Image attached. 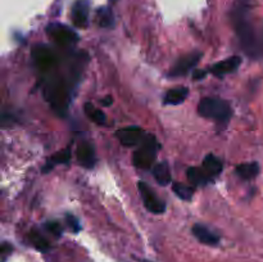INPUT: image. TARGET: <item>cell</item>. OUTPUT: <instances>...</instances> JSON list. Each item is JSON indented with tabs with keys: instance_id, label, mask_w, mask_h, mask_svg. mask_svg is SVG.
Returning <instances> with one entry per match:
<instances>
[{
	"instance_id": "obj_1",
	"label": "cell",
	"mask_w": 263,
	"mask_h": 262,
	"mask_svg": "<svg viewBox=\"0 0 263 262\" xmlns=\"http://www.w3.org/2000/svg\"><path fill=\"white\" fill-rule=\"evenodd\" d=\"M233 22L239 41H240L246 53H248L252 57H256L259 50L258 43H257L253 26L248 18V10H247L246 4L239 3L238 5H235V9L233 12Z\"/></svg>"
},
{
	"instance_id": "obj_2",
	"label": "cell",
	"mask_w": 263,
	"mask_h": 262,
	"mask_svg": "<svg viewBox=\"0 0 263 262\" xmlns=\"http://www.w3.org/2000/svg\"><path fill=\"white\" fill-rule=\"evenodd\" d=\"M198 113L204 118L215 120L220 123H228L233 110L226 100L220 98H204L198 104Z\"/></svg>"
},
{
	"instance_id": "obj_3",
	"label": "cell",
	"mask_w": 263,
	"mask_h": 262,
	"mask_svg": "<svg viewBox=\"0 0 263 262\" xmlns=\"http://www.w3.org/2000/svg\"><path fill=\"white\" fill-rule=\"evenodd\" d=\"M158 141L156 136L146 134L144 140L141 141L140 146L136 149L133 156V163L138 169H151L153 166L154 161L157 158V152H158Z\"/></svg>"
},
{
	"instance_id": "obj_4",
	"label": "cell",
	"mask_w": 263,
	"mask_h": 262,
	"mask_svg": "<svg viewBox=\"0 0 263 262\" xmlns=\"http://www.w3.org/2000/svg\"><path fill=\"white\" fill-rule=\"evenodd\" d=\"M48 33L61 46H71L79 41V36L68 26L61 23H51L48 26Z\"/></svg>"
},
{
	"instance_id": "obj_5",
	"label": "cell",
	"mask_w": 263,
	"mask_h": 262,
	"mask_svg": "<svg viewBox=\"0 0 263 262\" xmlns=\"http://www.w3.org/2000/svg\"><path fill=\"white\" fill-rule=\"evenodd\" d=\"M139 192H140L141 198H143L144 205H145L146 210L152 213H156V215H161L166 211V204H164L163 200L153 192L151 186H149L146 182L139 181Z\"/></svg>"
},
{
	"instance_id": "obj_6",
	"label": "cell",
	"mask_w": 263,
	"mask_h": 262,
	"mask_svg": "<svg viewBox=\"0 0 263 262\" xmlns=\"http://www.w3.org/2000/svg\"><path fill=\"white\" fill-rule=\"evenodd\" d=\"M32 57L35 64L41 71H49L58 63L55 53L45 45H37L32 50Z\"/></svg>"
},
{
	"instance_id": "obj_7",
	"label": "cell",
	"mask_w": 263,
	"mask_h": 262,
	"mask_svg": "<svg viewBox=\"0 0 263 262\" xmlns=\"http://www.w3.org/2000/svg\"><path fill=\"white\" fill-rule=\"evenodd\" d=\"M116 136H117L118 140L121 141L122 145L135 146L141 144V141L144 140L146 134L141 127H138V126H128V127H123L117 130Z\"/></svg>"
},
{
	"instance_id": "obj_8",
	"label": "cell",
	"mask_w": 263,
	"mask_h": 262,
	"mask_svg": "<svg viewBox=\"0 0 263 262\" xmlns=\"http://www.w3.org/2000/svg\"><path fill=\"white\" fill-rule=\"evenodd\" d=\"M200 57H202V53H197V51L181 57V58L176 62V64L171 68L170 74L174 77L185 76V74L189 73L193 68H195V66H197L198 62H199Z\"/></svg>"
},
{
	"instance_id": "obj_9",
	"label": "cell",
	"mask_w": 263,
	"mask_h": 262,
	"mask_svg": "<svg viewBox=\"0 0 263 262\" xmlns=\"http://www.w3.org/2000/svg\"><path fill=\"white\" fill-rule=\"evenodd\" d=\"M240 64H241L240 57L234 55V57H230V58H228V59H223V61L217 62L216 64H213V66L210 68V72L212 74H215V76L222 77V76H225V74L235 72L236 69L239 68V66H240Z\"/></svg>"
},
{
	"instance_id": "obj_10",
	"label": "cell",
	"mask_w": 263,
	"mask_h": 262,
	"mask_svg": "<svg viewBox=\"0 0 263 262\" xmlns=\"http://www.w3.org/2000/svg\"><path fill=\"white\" fill-rule=\"evenodd\" d=\"M89 2L79 0L72 8V21L76 27L86 28L89 23Z\"/></svg>"
},
{
	"instance_id": "obj_11",
	"label": "cell",
	"mask_w": 263,
	"mask_h": 262,
	"mask_svg": "<svg viewBox=\"0 0 263 262\" xmlns=\"http://www.w3.org/2000/svg\"><path fill=\"white\" fill-rule=\"evenodd\" d=\"M77 159H79L80 164H82L86 169H92L95 166V152L94 146L89 143V141H81L77 146Z\"/></svg>"
},
{
	"instance_id": "obj_12",
	"label": "cell",
	"mask_w": 263,
	"mask_h": 262,
	"mask_svg": "<svg viewBox=\"0 0 263 262\" xmlns=\"http://www.w3.org/2000/svg\"><path fill=\"white\" fill-rule=\"evenodd\" d=\"M193 234L200 243L207 246H217L220 243V236L202 223H195L193 226Z\"/></svg>"
},
{
	"instance_id": "obj_13",
	"label": "cell",
	"mask_w": 263,
	"mask_h": 262,
	"mask_svg": "<svg viewBox=\"0 0 263 262\" xmlns=\"http://www.w3.org/2000/svg\"><path fill=\"white\" fill-rule=\"evenodd\" d=\"M189 95V89L185 86H177L174 87V89H170L168 91L166 92L163 98L164 104L170 105H179L181 103L185 102V99Z\"/></svg>"
},
{
	"instance_id": "obj_14",
	"label": "cell",
	"mask_w": 263,
	"mask_h": 262,
	"mask_svg": "<svg viewBox=\"0 0 263 262\" xmlns=\"http://www.w3.org/2000/svg\"><path fill=\"white\" fill-rule=\"evenodd\" d=\"M187 180L195 186H203L207 185L208 182L212 181V177L208 175V172L204 169L200 167H190L187 170Z\"/></svg>"
},
{
	"instance_id": "obj_15",
	"label": "cell",
	"mask_w": 263,
	"mask_h": 262,
	"mask_svg": "<svg viewBox=\"0 0 263 262\" xmlns=\"http://www.w3.org/2000/svg\"><path fill=\"white\" fill-rule=\"evenodd\" d=\"M153 176L157 180V182L162 186H166L172 181L171 171H170V167L166 162H159V163L154 164Z\"/></svg>"
},
{
	"instance_id": "obj_16",
	"label": "cell",
	"mask_w": 263,
	"mask_h": 262,
	"mask_svg": "<svg viewBox=\"0 0 263 262\" xmlns=\"http://www.w3.org/2000/svg\"><path fill=\"white\" fill-rule=\"evenodd\" d=\"M203 169L208 172L211 177H216L221 174L222 171V162L218 157L213 156V154H208L203 159Z\"/></svg>"
},
{
	"instance_id": "obj_17",
	"label": "cell",
	"mask_w": 263,
	"mask_h": 262,
	"mask_svg": "<svg viewBox=\"0 0 263 262\" xmlns=\"http://www.w3.org/2000/svg\"><path fill=\"white\" fill-rule=\"evenodd\" d=\"M236 175L243 180H252L258 175L259 164L257 162H249V163H241L236 166Z\"/></svg>"
},
{
	"instance_id": "obj_18",
	"label": "cell",
	"mask_w": 263,
	"mask_h": 262,
	"mask_svg": "<svg viewBox=\"0 0 263 262\" xmlns=\"http://www.w3.org/2000/svg\"><path fill=\"white\" fill-rule=\"evenodd\" d=\"M172 190H174L177 197L184 200H190L193 198V195H194V189L192 186H189V185L181 184V182H174Z\"/></svg>"
},
{
	"instance_id": "obj_19",
	"label": "cell",
	"mask_w": 263,
	"mask_h": 262,
	"mask_svg": "<svg viewBox=\"0 0 263 262\" xmlns=\"http://www.w3.org/2000/svg\"><path fill=\"white\" fill-rule=\"evenodd\" d=\"M69 157H71V153H69V149H66V151H62L59 153H57L55 156L51 157L48 161L46 166L44 167V171H48V170L53 169L55 164L59 163H67L69 161Z\"/></svg>"
},
{
	"instance_id": "obj_20",
	"label": "cell",
	"mask_w": 263,
	"mask_h": 262,
	"mask_svg": "<svg viewBox=\"0 0 263 262\" xmlns=\"http://www.w3.org/2000/svg\"><path fill=\"white\" fill-rule=\"evenodd\" d=\"M85 112H86L87 117L91 118L94 122L103 125L105 122V115L100 109H98L95 105H92L91 103H86L85 104Z\"/></svg>"
},
{
	"instance_id": "obj_21",
	"label": "cell",
	"mask_w": 263,
	"mask_h": 262,
	"mask_svg": "<svg viewBox=\"0 0 263 262\" xmlns=\"http://www.w3.org/2000/svg\"><path fill=\"white\" fill-rule=\"evenodd\" d=\"M98 22L100 27H110L113 25V13L109 8H100L98 10Z\"/></svg>"
},
{
	"instance_id": "obj_22",
	"label": "cell",
	"mask_w": 263,
	"mask_h": 262,
	"mask_svg": "<svg viewBox=\"0 0 263 262\" xmlns=\"http://www.w3.org/2000/svg\"><path fill=\"white\" fill-rule=\"evenodd\" d=\"M30 239H31V243L33 244L36 249L41 252H46L49 249V243L40 233H37L36 230H32L30 233Z\"/></svg>"
},
{
	"instance_id": "obj_23",
	"label": "cell",
	"mask_w": 263,
	"mask_h": 262,
	"mask_svg": "<svg viewBox=\"0 0 263 262\" xmlns=\"http://www.w3.org/2000/svg\"><path fill=\"white\" fill-rule=\"evenodd\" d=\"M67 222H68V226L74 231V233L80 231V229H81V226H80V223H79V220H77L74 216L67 215Z\"/></svg>"
},
{
	"instance_id": "obj_24",
	"label": "cell",
	"mask_w": 263,
	"mask_h": 262,
	"mask_svg": "<svg viewBox=\"0 0 263 262\" xmlns=\"http://www.w3.org/2000/svg\"><path fill=\"white\" fill-rule=\"evenodd\" d=\"M46 229L50 231L51 234H54L55 236H59L62 234V228L58 222H46Z\"/></svg>"
},
{
	"instance_id": "obj_25",
	"label": "cell",
	"mask_w": 263,
	"mask_h": 262,
	"mask_svg": "<svg viewBox=\"0 0 263 262\" xmlns=\"http://www.w3.org/2000/svg\"><path fill=\"white\" fill-rule=\"evenodd\" d=\"M205 74H207V72L203 71V69H195V72H194V74H193V77H194L195 80H202L203 77L205 76Z\"/></svg>"
},
{
	"instance_id": "obj_26",
	"label": "cell",
	"mask_w": 263,
	"mask_h": 262,
	"mask_svg": "<svg viewBox=\"0 0 263 262\" xmlns=\"http://www.w3.org/2000/svg\"><path fill=\"white\" fill-rule=\"evenodd\" d=\"M100 103H102L103 107H109V105L113 103V98L112 97H105V98H103L102 102H100Z\"/></svg>"
},
{
	"instance_id": "obj_27",
	"label": "cell",
	"mask_w": 263,
	"mask_h": 262,
	"mask_svg": "<svg viewBox=\"0 0 263 262\" xmlns=\"http://www.w3.org/2000/svg\"><path fill=\"white\" fill-rule=\"evenodd\" d=\"M141 262H151V261H148V259H144V261H141Z\"/></svg>"
}]
</instances>
